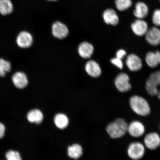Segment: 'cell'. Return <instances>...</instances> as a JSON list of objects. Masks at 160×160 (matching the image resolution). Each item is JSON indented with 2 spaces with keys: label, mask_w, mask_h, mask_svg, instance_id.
<instances>
[{
  "label": "cell",
  "mask_w": 160,
  "mask_h": 160,
  "mask_svg": "<svg viewBox=\"0 0 160 160\" xmlns=\"http://www.w3.org/2000/svg\"><path fill=\"white\" fill-rule=\"evenodd\" d=\"M129 104L132 110L138 115L146 117L151 113V109L149 103L140 96H132L130 98Z\"/></svg>",
  "instance_id": "cell-1"
},
{
  "label": "cell",
  "mask_w": 160,
  "mask_h": 160,
  "mask_svg": "<svg viewBox=\"0 0 160 160\" xmlns=\"http://www.w3.org/2000/svg\"><path fill=\"white\" fill-rule=\"evenodd\" d=\"M128 124L124 119L119 118L109 124L106 131L112 138H120L127 133Z\"/></svg>",
  "instance_id": "cell-2"
},
{
  "label": "cell",
  "mask_w": 160,
  "mask_h": 160,
  "mask_svg": "<svg viewBox=\"0 0 160 160\" xmlns=\"http://www.w3.org/2000/svg\"><path fill=\"white\" fill-rule=\"evenodd\" d=\"M145 88L149 95L157 96L160 99V70L150 75L146 82Z\"/></svg>",
  "instance_id": "cell-3"
},
{
  "label": "cell",
  "mask_w": 160,
  "mask_h": 160,
  "mask_svg": "<svg viewBox=\"0 0 160 160\" xmlns=\"http://www.w3.org/2000/svg\"><path fill=\"white\" fill-rule=\"evenodd\" d=\"M145 153V147L140 142H133L130 143L128 148V155L132 160H138L142 159Z\"/></svg>",
  "instance_id": "cell-4"
},
{
  "label": "cell",
  "mask_w": 160,
  "mask_h": 160,
  "mask_svg": "<svg viewBox=\"0 0 160 160\" xmlns=\"http://www.w3.org/2000/svg\"><path fill=\"white\" fill-rule=\"evenodd\" d=\"M145 132V126L141 122L135 120L128 124L127 132L132 137H141L144 134Z\"/></svg>",
  "instance_id": "cell-5"
},
{
  "label": "cell",
  "mask_w": 160,
  "mask_h": 160,
  "mask_svg": "<svg viewBox=\"0 0 160 160\" xmlns=\"http://www.w3.org/2000/svg\"><path fill=\"white\" fill-rule=\"evenodd\" d=\"M130 78L127 74L122 73L116 77L115 84L116 88L121 92H126L131 89Z\"/></svg>",
  "instance_id": "cell-6"
},
{
  "label": "cell",
  "mask_w": 160,
  "mask_h": 160,
  "mask_svg": "<svg viewBox=\"0 0 160 160\" xmlns=\"http://www.w3.org/2000/svg\"><path fill=\"white\" fill-rule=\"evenodd\" d=\"M144 145L149 150H155L160 147V136L156 132L147 134L144 138Z\"/></svg>",
  "instance_id": "cell-7"
},
{
  "label": "cell",
  "mask_w": 160,
  "mask_h": 160,
  "mask_svg": "<svg viewBox=\"0 0 160 160\" xmlns=\"http://www.w3.org/2000/svg\"><path fill=\"white\" fill-rule=\"evenodd\" d=\"M52 30L54 37L58 39H63L68 35L69 30L67 26L60 22H56L53 23Z\"/></svg>",
  "instance_id": "cell-8"
},
{
  "label": "cell",
  "mask_w": 160,
  "mask_h": 160,
  "mask_svg": "<svg viewBox=\"0 0 160 160\" xmlns=\"http://www.w3.org/2000/svg\"><path fill=\"white\" fill-rule=\"evenodd\" d=\"M131 27L133 33L139 37L145 35L149 29L147 22L142 19L136 20L132 23Z\"/></svg>",
  "instance_id": "cell-9"
},
{
  "label": "cell",
  "mask_w": 160,
  "mask_h": 160,
  "mask_svg": "<svg viewBox=\"0 0 160 160\" xmlns=\"http://www.w3.org/2000/svg\"><path fill=\"white\" fill-rule=\"evenodd\" d=\"M126 63L128 68L132 72L140 71L143 66L141 59L134 54H131L128 56Z\"/></svg>",
  "instance_id": "cell-10"
},
{
  "label": "cell",
  "mask_w": 160,
  "mask_h": 160,
  "mask_svg": "<svg viewBox=\"0 0 160 160\" xmlns=\"http://www.w3.org/2000/svg\"><path fill=\"white\" fill-rule=\"evenodd\" d=\"M146 39L150 45L157 46L160 44V29L153 27L148 30L145 35Z\"/></svg>",
  "instance_id": "cell-11"
},
{
  "label": "cell",
  "mask_w": 160,
  "mask_h": 160,
  "mask_svg": "<svg viewBox=\"0 0 160 160\" xmlns=\"http://www.w3.org/2000/svg\"><path fill=\"white\" fill-rule=\"evenodd\" d=\"M33 39L32 35L28 32L22 31L18 35L17 43L19 47L27 48L31 47L33 43Z\"/></svg>",
  "instance_id": "cell-12"
},
{
  "label": "cell",
  "mask_w": 160,
  "mask_h": 160,
  "mask_svg": "<svg viewBox=\"0 0 160 160\" xmlns=\"http://www.w3.org/2000/svg\"><path fill=\"white\" fill-rule=\"evenodd\" d=\"M103 18L104 21L108 25H117L119 22V18L114 10L108 9L103 12Z\"/></svg>",
  "instance_id": "cell-13"
},
{
  "label": "cell",
  "mask_w": 160,
  "mask_h": 160,
  "mask_svg": "<svg viewBox=\"0 0 160 160\" xmlns=\"http://www.w3.org/2000/svg\"><path fill=\"white\" fill-rule=\"evenodd\" d=\"M12 79L15 87L20 89L24 88L28 83L27 75L22 72H16L13 76Z\"/></svg>",
  "instance_id": "cell-14"
},
{
  "label": "cell",
  "mask_w": 160,
  "mask_h": 160,
  "mask_svg": "<svg viewBox=\"0 0 160 160\" xmlns=\"http://www.w3.org/2000/svg\"><path fill=\"white\" fill-rule=\"evenodd\" d=\"M145 61L150 68L157 67L160 64V52L158 51H156L155 52H149L146 55Z\"/></svg>",
  "instance_id": "cell-15"
},
{
  "label": "cell",
  "mask_w": 160,
  "mask_h": 160,
  "mask_svg": "<svg viewBox=\"0 0 160 160\" xmlns=\"http://www.w3.org/2000/svg\"><path fill=\"white\" fill-rule=\"evenodd\" d=\"M149 8L145 3L142 2H138L135 5V9L133 15L138 19H143L148 15Z\"/></svg>",
  "instance_id": "cell-16"
},
{
  "label": "cell",
  "mask_w": 160,
  "mask_h": 160,
  "mask_svg": "<svg viewBox=\"0 0 160 160\" xmlns=\"http://www.w3.org/2000/svg\"><path fill=\"white\" fill-rule=\"evenodd\" d=\"M85 70L88 74L93 78H97L101 75V68L98 63L94 61L88 62L85 66Z\"/></svg>",
  "instance_id": "cell-17"
},
{
  "label": "cell",
  "mask_w": 160,
  "mask_h": 160,
  "mask_svg": "<svg viewBox=\"0 0 160 160\" xmlns=\"http://www.w3.org/2000/svg\"><path fill=\"white\" fill-rule=\"evenodd\" d=\"M94 48L93 46L87 42L82 43L79 46L78 52L82 57L88 59L93 54Z\"/></svg>",
  "instance_id": "cell-18"
},
{
  "label": "cell",
  "mask_w": 160,
  "mask_h": 160,
  "mask_svg": "<svg viewBox=\"0 0 160 160\" xmlns=\"http://www.w3.org/2000/svg\"><path fill=\"white\" fill-rule=\"evenodd\" d=\"M27 118L30 122L38 124L41 123L43 119L42 113L39 109H33L30 111L27 114Z\"/></svg>",
  "instance_id": "cell-19"
},
{
  "label": "cell",
  "mask_w": 160,
  "mask_h": 160,
  "mask_svg": "<svg viewBox=\"0 0 160 160\" xmlns=\"http://www.w3.org/2000/svg\"><path fill=\"white\" fill-rule=\"evenodd\" d=\"M82 148L78 144H75L68 148V155L72 159H78L82 155Z\"/></svg>",
  "instance_id": "cell-20"
},
{
  "label": "cell",
  "mask_w": 160,
  "mask_h": 160,
  "mask_svg": "<svg viewBox=\"0 0 160 160\" xmlns=\"http://www.w3.org/2000/svg\"><path fill=\"white\" fill-rule=\"evenodd\" d=\"M54 121L56 127L60 129L65 128L69 124V119L67 116L63 113H58L55 117Z\"/></svg>",
  "instance_id": "cell-21"
},
{
  "label": "cell",
  "mask_w": 160,
  "mask_h": 160,
  "mask_svg": "<svg viewBox=\"0 0 160 160\" xmlns=\"http://www.w3.org/2000/svg\"><path fill=\"white\" fill-rule=\"evenodd\" d=\"M13 5L11 0H0V13L3 15L10 14L13 11Z\"/></svg>",
  "instance_id": "cell-22"
},
{
  "label": "cell",
  "mask_w": 160,
  "mask_h": 160,
  "mask_svg": "<svg viewBox=\"0 0 160 160\" xmlns=\"http://www.w3.org/2000/svg\"><path fill=\"white\" fill-rule=\"evenodd\" d=\"M115 4L118 10L123 11L132 7V2L131 0H115Z\"/></svg>",
  "instance_id": "cell-23"
},
{
  "label": "cell",
  "mask_w": 160,
  "mask_h": 160,
  "mask_svg": "<svg viewBox=\"0 0 160 160\" xmlns=\"http://www.w3.org/2000/svg\"><path fill=\"white\" fill-rule=\"evenodd\" d=\"M11 64L9 62L0 59V77H4L6 73L11 71Z\"/></svg>",
  "instance_id": "cell-24"
},
{
  "label": "cell",
  "mask_w": 160,
  "mask_h": 160,
  "mask_svg": "<svg viewBox=\"0 0 160 160\" xmlns=\"http://www.w3.org/2000/svg\"><path fill=\"white\" fill-rule=\"evenodd\" d=\"M7 160H22L19 153L17 151H9L6 154Z\"/></svg>",
  "instance_id": "cell-25"
},
{
  "label": "cell",
  "mask_w": 160,
  "mask_h": 160,
  "mask_svg": "<svg viewBox=\"0 0 160 160\" xmlns=\"http://www.w3.org/2000/svg\"><path fill=\"white\" fill-rule=\"evenodd\" d=\"M152 21L157 27H160V9L156 10L153 12Z\"/></svg>",
  "instance_id": "cell-26"
},
{
  "label": "cell",
  "mask_w": 160,
  "mask_h": 160,
  "mask_svg": "<svg viewBox=\"0 0 160 160\" xmlns=\"http://www.w3.org/2000/svg\"><path fill=\"white\" fill-rule=\"evenodd\" d=\"M111 62L120 69H122L123 67V63L122 59L118 58L117 57L113 58L111 60Z\"/></svg>",
  "instance_id": "cell-27"
},
{
  "label": "cell",
  "mask_w": 160,
  "mask_h": 160,
  "mask_svg": "<svg viewBox=\"0 0 160 160\" xmlns=\"http://www.w3.org/2000/svg\"><path fill=\"white\" fill-rule=\"evenodd\" d=\"M127 54L126 52L123 49H120L117 52L116 56L118 58L122 59L125 57Z\"/></svg>",
  "instance_id": "cell-28"
},
{
  "label": "cell",
  "mask_w": 160,
  "mask_h": 160,
  "mask_svg": "<svg viewBox=\"0 0 160 160\" xmlns=\"http://www.w3.org/2000/svg\"><path fill=\"white\" fill-rule=\"evenodd\" d=\"M5 131V126L0 122V139L2 138L4 136Z\"/></svg>",
  "instance_id": "cell-29"
},
{
  "label": "cell",
  "mask_w": 160,
  "mask_h": 160,
  "mask_svg": "<svg viewBox=\"0 0 160 160\" xmlns=\"http://www.w3.org/2000/svg\"><path fill=\"white\" fill-rule=\"evenodd\" d=\"M47 1H53V2H54V1H58V0H47Z\"/></svg>",
  "instance_id": "cell-30"
},
{
  "label": "cell",
  "mask_w": 160,
  "mask_h": 160,
  "mask_svg": "<svg viewBox=\"0 0 160 160\" xmlns=\"http://www.w3.org/2000/svg\"></svg>",
  "instance_id": "cell-31"
},
{
  "label": "cell",
  "mask_w": 160,
  "mask_h": 160,
  "mask_svg": "<svg viewBox=\"0 0 160 160\" xmlns=\"http://www.w3.org/2000/svg\"></svg>",
  "instance_id": "cell-32"
}]
</instances>
